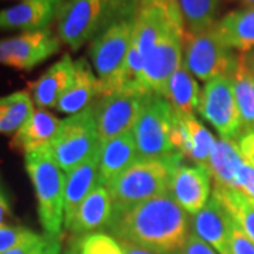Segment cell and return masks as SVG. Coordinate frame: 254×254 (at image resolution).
<instances>
[{
    "label": "cell",
    "instance_id": "31",
    "mask_svg": "<svg viewBox=\"0 0 254 254\" xmlns=\"http://www.w3.org/2000/svg\"><path fill=\"white\" fill-rule=\"evenodd\" d=\"M40 236L27 227L3 225L0 226V254H4L18 246L31 242Z\"/></svg>",
    "mask_w": 254,
    "mask_h": 254
},
{
    "label": "cell",
    "instance_id": "2",
    "mask_svg": "<svg viewBox=\"0 0 254 254\" xmlns=\"http://www.w3.org/2000/svg\"><path fill=\"white\" fill-rule=\"evenodd\" d=\"M140 0H64L57 11V36L72 51L122 20L134 18Z\"/></svg>",
    "mask_w": 254,
    "mask_h": 254
},
{
    "label": "cell",
    "instance_id": "14",
    "mask_svg": "<svg viewBox=\"0 0 254 254\" xmlns=\"http://www.w3.org/2000/svg\"><path fill=\"white\" fill-rule=\"evenodd\" d=\"M171 141L175 153H180L190 163L200 165H208L216 143L212 133L195 118V115H182L175 110Z\"/></svg>",
    "mask_w": 254,
    "mask_h": 254
},
{
    "label": "cell",
    "instance_id": "20",
    "mask_svg": "<svg viewBox=\"0 0 254 254\" xmlns=\"http://www.w3.org/2000/svg\"><path fill=\"white\" fill-rule=\"evenodd\" d=\"M99 148L93 154L73 168L66 175L65 181V202H64V227L71 223L75 212L83 199L99 185Z\"/></svg>",
    "mask_w": 254,
    "mask_h": 254
},
{
    "label": "cell",
    "instance_id": "40",
    "mask_svg": "<svg viewBox=\"0 0 254 254\" xmlns=\"http://www.w3.org/2000/svg\"><path fill=\"white\" fill-rule=\"evenodd\" d=\"M170 0H140V7L143 6H151V4H165Z\"/></svg>",
    "mask_w": 254,
    "mask_h": 254
},
{
    "label": "cell",
    "instance_id": "6",
    "mask_svg": "<svg viewBox=\"0 0 254 254\" xmlns=\"http://www.w3.org/2000/svg\"><path fill=\"white\" fill-rule=\"evenodd\" d=\"M239 54L225 46L210 28L200 34L184 33L182 65L200 81L209 82L219 76H233Z\"/></svg>",
    "mask_w": 254,
    "mask_h": 254
},
{
    "label": "cell",
    "instance_id": "22",
    "mask_svg": "<svg viewBox=\"0 0 254 254\" xmlns=\"http://www.w3.org/2000/svg\"><path fill=\"white\" fill-rule=\"evenodd\" d=\"M63 120L47 110H34L27 123L14 134L10 147L21 153L30 154L43 148L51 147Z\"/></svg>",
    "mask_w": 254,
    "mask_h": 254
},
{
    "label": "cell",
    "instance_id": "16",
    "mask_svg": "<svg viewBox=\"0 0 254 254\" xmlns=\"http://www.w3.org/2000/svg\"><path fill=\"white\" fill-rule=\"evenodd\" d=\"M64 0H23L0 10V30L38 31L48 28Z\"/></svg>",
    "mask_w": 254,
    "mask_h": 254
},
{
    "label": "cell",
    "instance_id": "17",
    "mask_svg": "<svg viewBox=\"0 0 254 254\" xmlns=\"http://www.w3.org/2000/svg\"><path fill=\"white\" fill-rule=\"evenodd\" d=\"M102 98L100 82L95 71L85 58L75 61V76L68 89L57 102L55 109L65 115H76L88 109L96 100Z\"/></svg>",
    "mask_w": 254,
    "mask_h": 254
},
{
    "label": "cell",
    "instance_id": "24",
    "mask_svg": "<svg viewBox=\"0 0 254 254\" xmlns=\"http://www.w3.org/2000/svg\"><path fill=\"white\" fill-rule=\"evenodd\" d=\"M245 160L239 153L236 141L219 138L208 161V170L215 185L235 188V175Z\"/></svg>",
    "mask_w": 254,
    "mask_h": 254
},
{
    "label": "cell",
    "instance_id": "44",
    "mask_svg": "<svg viewBox=\"0 0 254 254\" xmlns=\"http://www.w3.org/2000/svg\"><path fill=\"white\" fill-rule=\"evenodd\" d=\"M21 1H23V0H21Z\"/></svg>",
    "mask_w": 254,
    "mask_h": 254
},
{
    "label": "cell",
    "instance_id": "1",
    "mask_svg": "<svg viewBox=\"0 0 254 254\" xmlns=\"http://www.w3.org/2000/svg\"><path fill=\"white\" fill-rule=\"evenodd\" d=\"M108 233L154 254H184L190 216L170 193L125 209L113 208Z\"/></svg>",
    "mask_w": 254,
    "mask_h": 254
},
{
    "label": "cell",
    "instance_id": "33",
    "mask_svg": "<svg viewBox=\"0 0 254 254\" xmlns=\"http://www.w3.org/2000/svg\"><path fill=\"white\" fill-rule=\"evenodd\" d=\"M235 190L254 202V167L243 161L235 175Z\"/></svg>",
    "mask_w": 254,
    "mask_h": 254
},
{
    "label": "cell",
    "instance_id": "32",
    "mask_svg": "<svg viewBox=\"0 0 254 254\" xmlns=\"http://www.w3.org/2000/svg\"><path fill=\"white\" fill-rule=\"evenodd\" d=\"M4 254H61V237L40 236Z\"/></svg>",
    "mask_w": 254,
    "mask_h": 254
},
{
    "label": "cell",
    "instance_id": "37",
    "mask_svg": "<svg viewBox=\"0 0 254 254\" xmlns=\"http://www.w3.org/2000/svg\"><path fill=\"white\" fill-rule=\"evenodd\" d=\"M10 215V206L9 200L6 198V195L3 193V190L0 188V226L6 225V219Z\"/></svg>",
    "mask_w": 254,
    "mask_h": 254
},
{
    "label": "cell",
    "instance_id": "7",
    "mask_svg": "<svg viewBox=\"0 0 254 254\" xmlns=\"http://www.w3.org/2000/svg\"><path fill=\"white\" fill-rule=\"evenodd\" d=\"M174 109L157 93H148L131 133L138 151V161L164 158L175 153L173 133Z\"/></svg>",
    "mask_w": 254,
    "mask_h": 254
},
{
    "label": "cell",
    "instance_id": "28",
    "mask_svg": "<svg viewBox=\"0 0 254 254\" xmlns=\"http://www.w3.org/2000/svg\"><path fill=\"white\" fill-rule=\"evenodd\" d=\"M212 196L225 206L227 213L254 243V202L240 190L213 185Z\"/></svg>",
    "mask_w": 254,
    "mask_h": 254
},
{
    "label": "cell",
    "instance_id": "8",
    "mask_svg": "<svg viewBox=\"0 0 254 254\" xmlns=\"http://www.w3.org/2000/svg\"><path fill=\"white\" fill-rule=\"evenodd\" d=\"M99 145L95 109L92 105L88 109L64 119L50 150L61 170L68 174L88 160Z\"/></svg>",
    "mask_w": 254,
    "mask_h": 254
},
{
    "label": "cell",
    "instance_id": "4",
    "mask_svg": "<svg viewBox=\"0 0 254 254\" xmlns=\"http://www.w3.org/2000/svg\"><path fill=\"white\" fill-rule=\"evenodd\" d=\"M26 170L33 182L37 212L46 235L61 237L64 227L65 175L51 154L50 147L24 155Z\"/></svg>",
    "mask_w": 254,
    "mask_h": 254
},
{
    "label": "cell",
    "instance_id": "35",
    "mask_svg": "<svg viewBox=\"0 0 254 254\" xmlns=\"http://www.w3.org/2000/svg\"><path fill=\"white\" fill-rule=\"evenodd\" d=\"M239 153L249 165L254 167V130H247L236 141Z\"/></svg>",
    "mask_w": 254,
    "mask_h": 254
},
{
    "label": "cell",
    "instance_id": "41",
    "mask_svg": "<svg viewBox=\"0 0 254 254\" xmlns=\"http://www.w3.org/2000/svg\"><path fill=\"white\" fill-rule=\"evenodd\" d=\"M64 254H82L81 252H79V249H78V246L75 245V242H71V245L68 246L66 249H65V252H64Z\"/></svg>",
    "mask_w": 254,
    "mask_h": 254
},
{
    "label": "cell",
    "instance_id": "12",
    "mask_svg": "<svg viewBox=\"0 0 254 254\" xmlns=\"http://www.w3.org/2000/svg\"><path fill=\"white\" fill-rule=\"evenodd\" d=\"M61 40L50 28L0 40V65L30 71L61 50Z\"/></svg>",
    "mask_w": 254,
    "mask_h": 254
},
{
    "label": "cell",
    "instance_id": "27",
    "mask_svg": "<svg viewBox=\"0 0 254 254\" xmlns=\"http://www.w3.org/2000/svg\"><path fill=\"white\" fill-rule=\"evenodd\" d=\"M33 113V98L27 91H17L0 96V133L16 134Z\"/></svg>",
    "mask_w": 254,
    "mask_h": 254
},
{
    "label": "cell",
    "instance_id": "10",
    "mask_svg": "<svg viewBox=\"0 0 254 254\" xmlns=\"http://www.w3.org/2000/svg\"><path fill=\"white\" fill-rule=\"evenodd\" d=\"M198 112L216 128L220 138L237 141L245 131L235 96L233 76H219L206 82L200 91Z\"/></svg>",
    "mask_w": 254,
    "mask_h": 254
},
{
    "label": "cell",
    "instance_id": "43",
    "mask_svg": "<svg viewBox=\"0 0 254 254\" xmlns=\"http://www.w3.org/2000/svg\"><path fill=\"white\" fill-rule=\"evenodd\" d=\"M252 73V72H250ZM252 81H253V89H254V73H252Z\"/></svg>",
    "mask_w": 254,
    "mask_h": 254
},
{
    "label": "cell",
    "instance_id": "3",
    "mask_svg": "<svg viewBox=\"0 0 254 254\" xmlns=\"http://www.w3.org/2000/svg\"><path fill=\"white\" fill-rule=\"evenodd\" d=\"M184 160L180 153H174L164 158L133 164L106 187L113 208H130L155 196L170 193L171 175Z\"/></svg>",
    "mask_w": 254,
    "mask_h": 254
},
{
    "label": "cell",
    "instance_id": "9",
    "mask_svg": "<svg viewBox=\"0 0 254 254\" xmlns=\"http://www.w3.org/2000/svg\"><path fill=\"white\" fill-rule=\"evenodd\" d=\"M147 95L137 86H126L93 103L100 144L133 130Z\"/></svg>",
    "mask_w": 254,
    "mask_h": 254
},
{
    "label": "cell",
    "instance_id": "23",
    "mask_svg": "<svg viewBox=\"0 0 254 254\" xmlns=\"http://www.w3.org/2000/svg\"><path fill=\"white\" fill-rule=\"evenodd\" d=\"M219 40L235 51L254 47V7H242L227 13L212 28Z\"/></svg>",
    "mask_w": 254,
    "mask_h": 254
},
{
    "label": "cell",
    "instance_id": "30",
    "mask_svg": "<svg viewBox=\"0 0 254 254\" xmlns=\"http://www.w3.org/2000/svg\"><path fill=\"white\" fill-rule=\"evenodd\" d=\"M73 242L82 254H123L119 240L102 232L75 237Z\"/></svg>",
    "mask_w": 254,
    "mask_h": 254
},
{
    "label": "cell",
    "instance_id": "42",
    "mask_svg": "<svg viewBox=\"0 0 254 254\" xmlns=\"http://www.w3.org/2000/svg\"><path fill=\"white\" fill-rule=\"evenodd\" d=\"M239 4H242L243 7H254V0H233Z\"/></svg>",
    "mask_w": 254,
    "mask_h": 254
},
{
    "label": "cell",
    "instance_id": "36",
    "mask_svg": "<svg viewBox=\"0 0 254 254\" xmlns=\"http://www.w3.org/2000/svg\"><path fill=\"white\" fill-rule=\"evenodd\" d=\"M184 254H218L210 246H208L205 242H202L196 235L190 232L187 246L184 249Z\"/></svg>",
    "mask_w": 254,
    "mask_h": 254
},
{
    "label": "cell",
    "instance_id": "38",
    "mask_svg": "<svg viewBox=\"0 0 254 254\" xmlns=\"http://www.w3.org/2000/svg\"><path fill=\"white\" fill-rule=\"evenodd\" d=\"M240 57V61L245 64V66L252 73H254V47L247 50V51H243L239 54Z\"/></svg>",
    "mask_w": 254,
    "mask_h": 254
},
{
    "label": "cell",
    "instance_id": "11",
    "mask_svg": "<svg viewBox=\"0 0 254 254\" xmlns=\"http://www.w3.org/2000/svg\"><path fill=\"white\" fill-rule=\"evenodd\" d=\"M184 26L175 24L145 55L138 88L145 93L164 96L168 82L182 65Z\"/></svg>",
    "mask_w": 254,
    "mask_h": 254
},
{
    "label": "cell",
    "instance_id": "15",
    "mask_svg": "<svg viewBox=\"0 0 254 254\" xmlns=\"http://www.w3.org/2000/svg\"><path fill=\"white\" fill-rule=\"evenodd\" d=\"M192 233L210 246L218 254H230L232 218L215 196H210L205 208L192 216Z\"/></svg>",
    "mask_w": 254,
    "mask_h": 254
},
{
    "label": "cell",
    "instance_id": "19",
    "mask_svg": "<svg viewBox=\"0 0 254 254\" xmlns=\"http://www.w3.org/2000/svg\"><path fill=\"white\" fill-rule=\"evenodd\" d=\"M75 76V61L65 54L53 64L38 79L28 83V91L40 109L55 108L57 102L71 85Z\"/></svg>",
    "mask_w": 254,
    "mask_h": 254
},
{
    "label": "cell",
    "instance_id": "21",
    "mask_svg": "<svg viewBox=\"0 0 254 254\" xmlns=\"http://www.w3.org/2000/svg\"><path fill=\"white\" fill-rule=\"evenodd\" d=\"M138 161L136 141L131 131L100 144L99 185L108 187L118 175Z\"/></svg>",
    "mask_w": 254,
    "mask_h": 254
},
{
    "label": "cell",
    "instance_id": "25",
    "mask_svg": "<svg viewBox=\"0 0 254 254\" xmlns=\"http://www.w3.org/2000/svg\"><path fill=\"white\" fill-rule=\"evenodd\" d=\"M164 98L170 102L173 109L182 115H193L199 108L200 89L195 76L181 65L168 82Z\"/></svg>",
    "mask_w": 254,
    "mask_h": 254
},
{
    "label": "cell",
    "instance_id": "34",
    "mask_svg": "<svg viewBox=\"0 0 254 254\" xmlns=\"http://www.w3.org/2000/svg\"><path fill=\"white\" fill-rule=\"evenodd\" d=\"M230 254H254V243L233 219L230 230Z\"/></svg>",
    "mask_w": 254,
    "mask_h": 254
},
{
    "label": "cell",
    "instance_id": "26",
    "mask_svg": "<svg viewBox=\"0 0 254 254\" xmlns=\"http://www.w3.org/2000/svg\"><path fill=\"white\" fill-rule=\"evenodd\" d=\"M185 33L200 34L218 23L220 0H174Z\"/></svg>",
    "mask_w": 254,
    "mask_h": 254
},
{
    "label": "cell",
    "instance_id": "5",
    "mask_svg": "<svg viewBox=\"0 0 254 254\" xmlns=\"http://www.w3.org/2000/svg\"><path fill=\"white\" fill-rule=\"evenodd\" d=\"M134 18L122 20L92 40L89 55L100 82L102 96L125 88L127 55L131 46Z\"/></svg>",
    "mask_w": 254,
    "mask_h": 254
},
{
    "label": "cell",
    "instance_id": "18",
    "mask_svg": "<svg viewBox=\"0 0 254 254\" xmlns=\"http://www.w3.org/2000/svg\"><path fill=\"white\" fill-rule=\"evenodd\" d=\"M112 213L113 202L109 190L103 185H98L79 205L66 230L75 237L96 233L108 227Z\"/></svg>",
    "mask_w": 254,
    "mask_h": 254
},
{
    "label": "cell",
    "instance_id": "29",
    "mask_svg": "<svg viewBox=\"0 0 254 254\" xmlns=\"http://www.w3.org/2000/svg\"><path fill=\"white\" fill-rule=\"evenodd\" d=\"M233 85H235V96L239 108V113L242 118L243 130H254V89L252 73L240 61L235 73H233ZM243 131V133H245Z\"/></svg>",
    "mask_w": 254,
    "mask_h": 254
},
{
    "label": "cell",
    "instance_id": "13",
    "mask_svg": "<svg viewBox=\"0 0 254 254\" xmlns=\"http://www.w3.org/2000/svg\"><path fill=\"white\" fill-rule=\"evenodd\" d=\"M212 175L206 165L182 163L174 170L170 181V195L187 213L196 215L210 199Z\"/></svg>",
    "mask_w": 254,
    "mask_h": 254
},
{
    "label": "cell",
    "instance_id": "39",
    "mask_svg": "<svg viewBox=\"0 0 254 254\" xmlns=\"http://www.w3.org/2000/svg\"><path fill=\"white\" fill-rule=\"evenodd\" d=\"M120 243V247L123 250V254H154L148 250H144L138 246L131 245V243H127V242H119Z\"/></svg>",
    "mask_w": 254,
    "mask_h": 254
}]
</instances>
